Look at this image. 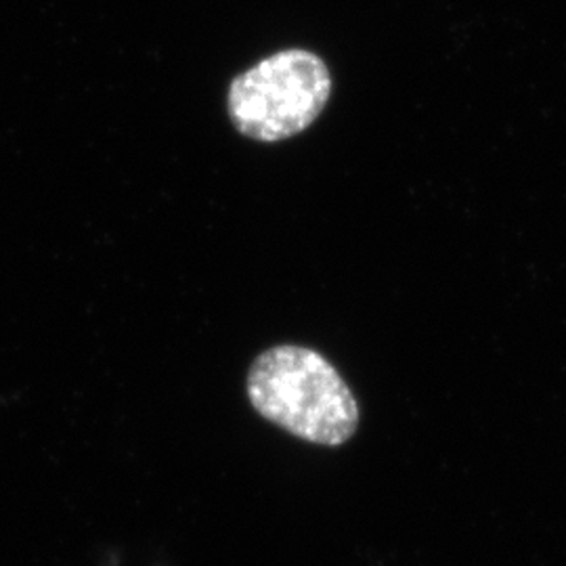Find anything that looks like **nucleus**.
I'll use <instances>...</instances> for the list:
<instances>
[{
	"mask_svg": "<svg viewBox=\"0 0 566 566\" xmlns=\"http://www.w3.org/2000/svg\"><path fill=\"white\" fill-rule=\"evenodd\" d=\"M248 399L266 422L313 446L340 447L359 426V405L322 353L280 344L248 371Z\"/></svg>",
	"mask_w": 566,
	"mask_h": 566,
	"instance_id": "1",
	"label": "nucleus"
},
{
	"mask_svg": "<svg viewBox=\"0 0 566 566\" xmlns=\"http://www.w3.org/2000/svg\"><path fill=\"white\" fill-rule=\"evenodd\" d=\"M332 78L315 53L292 49L271 55L238 76L229 91L235 128L256 142L290 139L324 112Z\"/></svg>",
	"mask_w": 566,
	"mask_h": 566,
	"instance_id": "2",
	"label": "nucleus"
}]
</instances>
